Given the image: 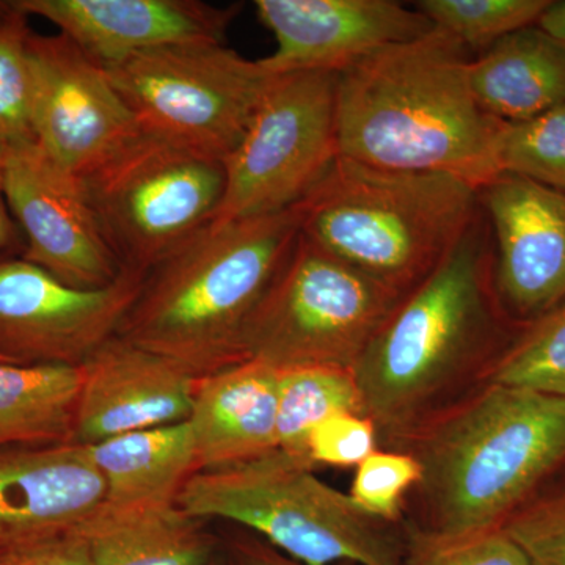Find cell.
Listing matches in <instances>:
<instances>
[{
    "label": "cell",
    "mask_w": 565,
    "mask_h": 565,
    "mask_svg": "<svg viewBox=\"0 0 565 565\" xmlns=\"http://www.w3.org/2000/svg\"><path fill=\"white\" fill-rule=\"evenodd\" d=\"M494 286L484 212L418 288L405 296L353 367L381 448L397 449L478 386L523 330Z\"/></svg>",
    "instance_id": "cell-1"
},
{
    "label": "cell",
    "mask_w": 565,
    "mask_h": 565,
    "mask_svg": "<svg viewBox=\"0 0 565 565\" xmlns=\"http://www.w3.org/2000/svg\"><path fill=\"white\" fill-rule=\"evenodd\" d=\"M471 52L434 29L337 73L338 158L396 172L441 173L482 188L497 174L504 121L471 90Z\"/></svg>",
    "instance_id": "cell-2"
},
{
    "label": "cell",
    "mask_w": 565,
    "mask_h": 565,
    "mask_svg": "<svg viewBox=\"0 0 565 565\" xmlns=\"http://www.w3.org/2000/svg\"><path fill=\"white\" fill-rule=\"evenodd\" d=\"M397 449L422 465L407 525L440 537L498 531L565 470V396L481 385Z\"/></svg>",
    "instance_id": "cell-3"
},
{
    "label": "cell",
    "mask_w": 565,
    "mask_h": 565,
    "mask_svg": "<svg viewBox=\"0 0 565 565\" xmlns=\"http://www.w3.org/2000/svg\"><path fill=\"white\" fill-rule=\"evenodd\" d=\"M299 236V206L210 223L145 274L118 337L196 379L245 362L248 322Z\"/></svg>",
    "instance_id": "cell-4"
},
{
    "label": "cell",
    "mask_w": 565,
    "mask_h": 565,
    "mask_svg": "<svg viewBox=\"0 0 565 565\" xmlns=\"http://www.w3.org/2000/svg\"><path fill=\"white\" fill-rule=\"evenodd\" d=\"M297 206L307 239L403 297L440 267L481 212L478 189L460 178L343 158Z\"/></svg>",
    "instance_id": "cell-5"
},
{
    "label": "cell",
    "mask_w": 565,
    "mask_h": 565,
    "mask_svg": "<svg viewBox=\"0 0 565 565\" xmlns=\"http://www.w3.org/2000/svg\"><path fill=\"white\" fill-rule=\"evenodd\" d=\"M193 519L228 520L303 565H403L405 526L366 514L351 494L275 449L236 467L200 471L177 500Z\"/></svg>",
    "instance_id": "cell-6"
},
{
    "label": "cell",
    "mask_w": 565,
    "mask_h": 565,
    "mask_svg": "<svg viewBox=\"0 0 565 565\" xmlns=\"http://www.w3.org/2000/svg\"><path fill=\"white\" fill-rule=\"evenodd\" d=\"M81 180L122 270L147 274L214 222L226 173L222 159L141 131Z\"/></svg>",
    "instance_id": "cell-7"
},
{
    "label": "cell",
    "mask_w": 565,
    "mask_h": 565,
    "mask_svg": "<svg viewBox=\"0 0 565 565\" xmlns=\"http://www.w3.org/2000/svg\"><path fill=\"white\" fill-rule=\"evenodd\" d=\"M403 299L300 233L248 322L245 355L277 371H353Z\"/></svg>",
    "instance_id": "cell-8"
},
{
    "label": "cell",
    "mask_w": 565,
    "mask_h": 565,
    "mask_svg": "<svg viewBox=\"0 0 565 565\" xmlns=\"http://www.w3.org/2000/svg\"><path fill=\"white\" fill-rule=\"evenodd\" d=\"M140 131L225 161L250 125L270 76L225 43L195 41L103 66Z\"/></svg>",
    "instance_id": "cell-9"
},
{
    "label": "cell",
    "mask_w": 565,
    "mask_h": 565,
    "mask_svg": "<svg viewBox=\"0 0 565 565\" xmlns=\"http://www.w3.org/2000/svg\"><path fill=\"white\" fill-rule=\"evenodd\" d=\"M337 73L274 76L236 150L225 159L217 217L228 223L297 206L338 158Z\"/></svg>",
    "instance_id": "cell-10"
},
{
    "label": "cell",
    "mask_w": 565,
    "mask_h": 565,
    "mask_svg": "<svg viewBox=\"0 0 565 565\" xmlns=\"http://www.w3.org/2000/svg\"><path fill=\"white\" fill-rule=\"evenodd\" d=\"M143 278L122 270L114 285L85 291L22 256H0V355L14 364L82 366L117 334Z\"/></svg>",
    "instance_id": "cell-11"
},
{
    "label": "cell",
    "mask_w": 565,
    "mask_h": 565,
    "mask_svg": "<svg viewBox=\"0 0 565 565\" xmlns=\"http://www.w3.org/2000/svg\"><path fill=\"white\" fill-rule=\"evenodd\" d=\"M28 51L32 136L55 162L84 177L139 136L106 70L73 40L32 32Z\"/></svg>",
    "instance_id": "cell-12"
},
{
    "label": "cell",
    "mask_w": 565,
    "mask_h": 565,
    "mask_svg": "<svg viewBox=\"0 0 565 565\" xmlns=\"http://www.w3.org/2000/svg\"><path fill=\"white\" fill-rule=\"evenodd\" d=\"M3 177L11 217L25 237L22 258L85 291L118 280L122 267L104 239L81 177L33 139L6 143Z\"/></svg>",
    "instance_id": "cell-13"
},
{
    "label": "cell",
    "mask_w": 565,
    "mask_h": 565,
    "mask_svg": "<svg viewBox=\"0 0 565 565\" xmlns=\"http://www.w3.org/2000/svg\"><path fill=\"white\" fill-rule=\"evenodd\" d=\"M478 199L492 228L498 297L526 326L565 302V192L500 173Z\"/></svg>",
    "instance_id": "cell-14"
},
{
    "label": "cell",
    "mask_w": 565,
    "mask_h": 565,
    "mask_svg": "<svg viewBox=\"0 0 565 565\" xmlns=\"http://www.w3.org/2000/svg\"><path fill=\"white\" fill-rule=\"evenodd\" d=\"M256 14L277 50L259 58L270 76L338 71L371 52L434 31L418 10L394 0H258Z\"/></svg>",
    "instance_id": "cell-15"
},
{
    "label": "cell",
    "mask_w": 565,
    "mask_h": 565,
    "mask_svg": "<svg viewBox=\"0 0 565 565\" xmlns=\"http://www.w3.org/2000/svg\"><path fill=\"white\" fill-rule=\"evenodd\" d=\"M74 444L188 422L196 382L166 356L114 334L82 364Z\"/></svg>",
    "instance_id": "cell-16"
},
{
    "label": "cell",
    "mask_w": 565,
    "mask_h": 565,
    "mask_svg": "<svg viewBox=\"0 0 565 565\" xmlns=\"http://www.w3.org/2000/svg\"><path fill=\"white\" fill-rule=\"evenodd\" d=\"M104 497L88 446L0 448V555L74 533Z\"/></svg>",
    "instance_id": "cell-17"
},
{
    "label": "cell",
    "mask_w": 565,
    "mask_h": 565,
    "mask_svg": "<svg viewBox=\"0 0 565 565\" xmlns=\"http://www.w3.org/2000/svg\"><path fill=\"white\" fill-rule=\"evenodd\" d=\"M32 17L57 25L102 66L180 43H225L241 7L199 0H18Z\"/></svg>",
    "instance_id": "cell-18"
},
{
    "label": "cell",
    "mask_w": 565,
    "mask_h": 565,
    "mask_svg": "<svg viewBox=\"0 0 565 565\" xmlns=\"http://www.w3.org/2000/svg\"><path fill=\"white\" fill-rule=\"evenodd\" d=\"M278 371L245 360L196 382L189 424L200 471L236 467L277 449Z\"/></svg>",
    "instance_id": "cell-19"
},
{
    "label": "cell",
    "mask_w": 565,
    "mask_h": 565,
    "mask_svg": "<svg viewBox=\"0 0 565 565\" xmlns=\"http://www.w3.org/2000/svg\"><path fill=\"white\" fill-rule=\"evenodd\" d=\"M468 77L487 114L531 120L565 103V43L535 24L520 29L471 58Z\"/></svg>",
    "instance_id": "cell-20"
},
{
    "label": "cell",
    "mask_w": 565,
    "mask_h": 565,
    "mask_svg": "<svg viewBox=\"0 0 565 565\" xmlns=\"http://www.w3.org/2000/svg\"><path fill=\"white\" fill-rule=\"evenodd\" d=\"M92 565H211L215 542L203 520L177 504L111 508L102 504L74 533Z\"/></svg>",
    "instance_id": "cell-21"
},
{
    "label": "cell",
    "mask_w": 565,
    "mask_h": 565,
    "mask_svg": "<svg viewBox=\"0 0 565 565\" xmlns=\"http://www.w3.org/2000/svg\"><path fill=\"white\" fill-rule=\"evenodd\" d=\"M90 448L111 508L177 504L181 490L199 473L189 422L110 438Z\"/></svg>",
    "instance_id": "cell-22"
},
{
    "label": "cell",
    "mask_w": 565,
    "mask_h": 565,
    "mask_svg": "<svg viewBox=\"0 0 565 565\" xmlns=\"http://www.w3.org/2000/svg\"><path fill=\"white\" fill-rule=\"evenodd\" d=\"M82 367L0 362V448L74 444Z\"/></svg>",
    "instance_id": "cell-23"
},
{
    "label": "cell",
    "mask_w": 565,
    "mask_h": 565,
    "mask_svg": "<svg viewBox=\"0 0 565 565\" xmlns=\"http://www.w3.org/2000/svg\"><path fill=\"white\" fill-rule=\"evenodd\" d=\"M338 414L366 415L353 371L327 366L278 371L277 449L282 455L313 468L308 460L311 430Z\"/></svg>",
    "instance_id": "cell-24"
},
{
    "label": "cell",
    "mask_w": 565,
    "mask_h": 565,
    "mask_svg": "<svg viewBox=\"0 0 565 565\" xmlns=\"http://www.w3.org/2000/svg\"><path fill=\"white\" fill-rule=\"evenodd\" d=\"M550 0H422L416 10L435 29L449 33L471 55L493 46L509 33L530 28L541 18Z\"/></svg>",
    "instance_id": "cell-25"
},
{
    "label": "cell",
    "mask_w": 565,
    "mask_h": 565,
    "mask_svg": "<svg viewBox=\"0 0 565 565\" xmlns=\"http://www.w3.org/2000/svg\"><path fill=\"white\" fill-rule=\"evenodd\" d=\"M486 384L565 396V302L523 327Z\"/></svg>",
    "instance_id": "cell-26"
},
{
    "label": "cell",
    "mask_w": 565,
    "mask_h": 565,
    "mask_svg": "<svg viewBox=\"0 0 565 565\" xmlns=\"http://www.w3.org/2000/svg\"><path fill=\"white\" fill-rule=\"evenodd\" d=\"M497 166L500 173L565 192V103L531 120L503 122Z\"/></svg>",
    "instance_id": "cell-27"
},
{
    "label": "cell",
    "mask_w": 565,
    "mask_h": 565,
    "mask_svg": "<svg viewBox=\"0 0 565 565\" xmlns=\"http://www.w3.org/2000/svg\"><path fill=\"white\" fill-rule=\"evenodd\" d=\"M29 14L20 2H0V139H33Z\"/></svg>",
    "instance_id": "cell-28"
},
{
    "label": "cell",
    "mask_w": 565,
    "mask_h": 565,
    "mask_svg": "<svg viewBox=\"0 0 565 565\" xmlns=\"http://www.w3.org/2000/svg\"><path fill=\"white\" fill-rule=\"evenodd\" d=\"M422 481V465L403 449H377L355 468L351 498L366 514L404 523L405 504Z\"/></svg>",
    "instance_id": "cell-29"
},
{
    "label": "cell",
    "mask_w": 565,
    "mask_h": 565,
    "mask_svg": "<svg viewBox=\"0 0 565 565\" xmlns=\"http://www.w3.org/2000/svg\"><path fill=\"white\" fill-rule=\"evenodd\" d=\"M505 535L530 565H565V470L515 512Z\"/></svg>",
    "instance_id": "cell-30"
},
{
    "label": "cell",
    "mask_w": 565,
    "mask_h": 565,
    "mask_svg": "<svg viewBox=\"0 0 565 565\" xmlns=\"http://www.w3.org/2000/svg\"><path fill=\"white\" fill-rule=\"evenodd\" d=\"M405 526L403 565H530L522 550L503 530L440 537Z\"/></svg>",
    "instance_id": "cell-31"
},
{
    "label": "cell",
    "mask_w": 565,
    "mask_h": 565,
    "mask_svg": "<svg viewBox=\"0 0 565 565\" xmlns=\"http://www.w3.org/2000/svg\"><path fill=\"white\" fill-rule=\"evenodd\" d=\"M377 449V427L370 416L362 414L330 416L308 438V460L313 468H356Z\"/></svg>",
    "instance_id": "cell-32"
},
{
    "label": "cell",
    "mask_w": 565,
    "mask_h": 565,
    "mask_svg": "<svg viewBox=\"0 0 565 565\" xmlns=\"http://www.w3.org/2000/svg\"><path fill=\"white\" fill-rule=\"evenodd\" d=\"M6 565H92L87 545L76 534L63 535L7 555Z\"/></svg>",
    "instance_id": "cell-33"
},
{
    "label": "cell",
    "mask_w": 565,
    "mask_h": 565,
    "mask_svg": "<svg viewBox=\"0 0 565 565\" xmlns=\"http://www.w3.org/2000/svg\"><path fill=\"white\" fill-rule=\"evenodd\" d=\"M237 565H303L275 550L266 542L244 539L234 545Z\"/></svg>",
    "instance_id": "cell-34"
},
{
    "label": "cell",
    "mask_w": 565,
    "mask_h": 565,
    "mask_svg": "<svg viewBox=\"0 0 565 565\" xmlns=\"http://www.w3.org/2000/svg\"><path fill=\"white\" fill-rule=\"evenodd\" d=\"M3 161H6V141L0 139V256L13 247L18 239V232H20L17 222L11 217L9 204H7Z\"/></svg>",
    "instance_id": "cell-35"
},
{
    "label": "cell",
    "mask_w": 565,
    "mask_h": 565,
    "mask_svg": "<svg viewBox=\"0 0 565 565\" xmlns=\"http://www.w3.org/2000/svg\"><path fill=\"white\" fill-rule=\"evenodd\" d=\"M535 25L565 43V0H550Z\"/></svg>",
    "instance_id": "cell-36"
},
{
    "label": "cell",
    "mask_w": 565,
    "mask_h": 565,
    "mask_svg": "<svg viewBox=\"0 0 565 565\" xmlns=\"http://www.w3.org/2000/svg\"><path fill=\"white\" fill-rule=\"evenodd\" d=\"M7 563V555H0V565H6Z\"/></svg>",
    "instance_id": "cell-37"
},
{
    "label": "cell",
    "mask_w": 565,
    "mask_h": 565,
    "mask_svg": "<svg viewBox=\"0 0 565 565\" xmlns=\"http://www.w3.org/2000/svg\"><path fill=\"white\" fill-rule=\"evenodd\" d=\"M0 362L11 363L10 360H7L6 356L0 355Z\"/></svg>",
    "instance_id": "cell-38"
},
{
    "label": "cell",
    "mask_w": 565,
    "mask_h": 565,
    "mask_svg": "<svg viewBox=\"0 0 565 565\" xmlns=\"http://www.w3.org/2000/svg\"><path fill=\"white\" fill-rule=\"evenodd\" d=\"M211 565H221V564H218V561L215 559L214 563H212Z\"/></svg>",
    "instance_id": "cell-39"
}]
</instances>
